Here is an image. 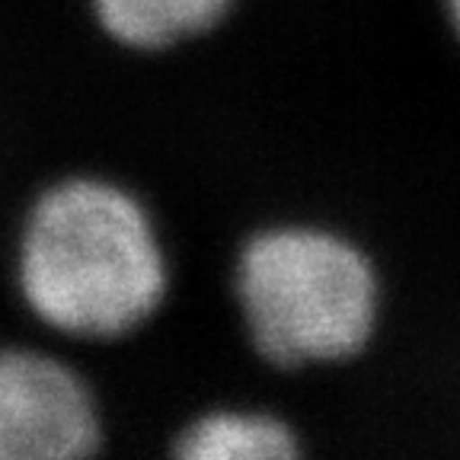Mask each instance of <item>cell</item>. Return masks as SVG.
<instances>
[{"label":"cell","mask_w":460,"mask_h":460,"mask_svg":"<svg viewBox=\"0 0 460 460\" xmlns=\"http://www.w3.org/2000/svg\"><path fill=\"white\" fill-rule=\"evenodd\" d=\"M189 460H279L297 454L291 431L269 416L217 412L195 422L176 445Z\"/></svg>","instance_id":"5b68a950"},{"label":"cell","mask_w":460,"mask_h":460,"mask_svg":"<svg viewBox=\"0 0 460 460\" xmlns=\"http://www.w3.org/2000/svg\"><path fill=\"white\" fill-rule=\"evenodd\" d=\"M29 307L71 336H119L157 310L166 266L151 221L122 189L74 180L51 189L22 237Z\"/></svg>","instance_id":"6da1fadb"},{"label":"cell","mask_w":460,"mask_h":460,"mask_svg":"<svg viewBox=\"0 0 460 460\" xmlns=\"http://www.w3.org/2000/svg\"><path fill=\"white\" fill-rule=\"evenodd\" d=\"M100 441L77 374L36 352H0V460H74Z\"/></svg>","instance_id":"3957f363"},{"label":"cell","mask_w":460,"mask_h":460,"mask_svg":"<svg viewBox=\"0 0 460 460\" xmlns=\"http://www.w3.org/2000/svg\"><path fill=\"white\" fill-rule=\"evenodd\" d=\"M237 295L256 345L279 365L336 361L371 336L377 285L355 246L320 230H272L240 256Z\"/></svg>","instance_id":"7a4b0ae2"},{"label":"cell","mask_w":460,"mask_h":460,"mask_svg":"<svg viewBox=\"0 0 460 460\" xmlns=\"http://www.w3.org/2000/svg\"><path fill=\"white\" fill-rule=\"evenodd\" d=\"M447 7H451L454 26H457V32H460V0H447Z\"/></svg>","instance_id":"8992f818"},{"label":"cell","mask_w":460,"mask_h":460,"mask_svg":"<svg viewBox=\"0 0 460 460\" xmlns=\"http://www.w3.org/2000/svg\"><path fill=\"white\" fill-rule=\"evenodd\" d=\"M227 0H96L102 26L125 45L160 49L208 29Z\"/></svg>","instance_id":"277c9868"}]
</instances>
